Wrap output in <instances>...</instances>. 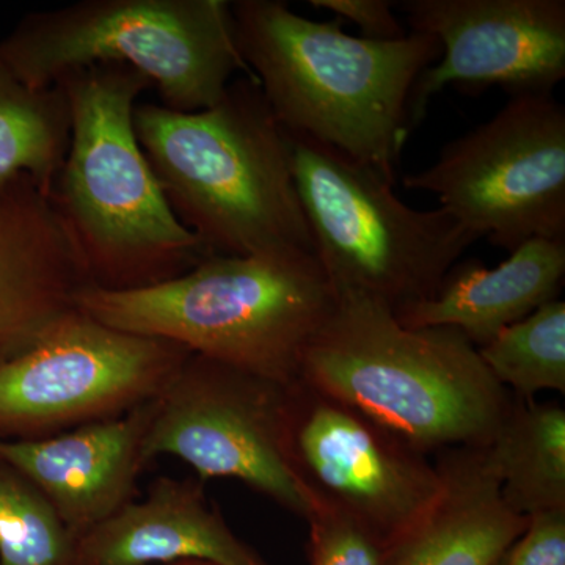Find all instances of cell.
<instances>
[{"mask_svg": "<svg viewBox=\"0 0 565 565\" xmlns=\"http://www.w3.org/2000/svg\"><path fill=\"white\" fill-rule=\"evenodd\" d=\"M444 490L408 533L384 550V565H497L530 516L504 503L481 448L438 452Z\"/></svg>", "mask_w": 565, "mask_h": 565, "instance_id": "obj_16", "label": "cell"}, {"mask_svg": "<svg viewBox=\"0 0 565 565\" xmlns=\"http://www.w3.org/2000/svg\"><path fill=\"white\" fill-rule=\"evenodd\" d=\"M203 484L156 479L140 503L132 500L82 535L79 565H269L233 533Z\"/></svg>", "mask_w": 565, "mask_h": 565, "instance_id": "obj_15", "label": "cell"}, {"mask_svg": "<svg viewBox=\"0 0 565 565\" xmlns=\"http://www.w3.org/2000/svg\"><path fill=\"white\" fill-rule=\"evenodd\" d=\"M299 381L426 455L484 448L514 403L462 332L411 329L392 308L352 292L338 294Z\"/></svg>", "mask_w": 565, "mask_h": 565, "instance_id": "obj_4", "label": "cell"}, {"mask_svg": "<svg viewBox=\"0 0 565 565\" xmlns=\"http://www.w3.org/2000/svg\"><path fill=\"white\" fill-rule=\"evenodd\" d=\"M77 542L47 498L0 459V565H79Z\"/></svg>", "mask_w": 565, "mask_h": 565, "instance_id": "obj_21", "label": "cell"}, {"mask_svg": "<svg viewBox=\"0 0 565 565\" xmlns=\"http://www.w3.org/2000/svg\"><path fill=\"white\" fill-rule=\"evenodd\" d=\"M0 57L33 88L121 63L177 111L207 109L234 74L255 77L237 50L228 0H82L35 11L0 41Z\"/></svg>", "mask_w": 565, "mask_h": 565, "instance_id": "obj_6", "label": "cell"}, {"mask_svg": "<svg viewBox=\"0 0 565 565\" xmlns=\"http://www.w3.org/2000/svg\"><path fill=\"white\" fill-rule=\"evenodd\" d=\"M564 277L565 241L531 239L493 269L475 259L457 263L434 297L394 316L411 329L452 327L479 349L559 299Z\"/></svg>", "mask_w": 565, "mask_h": 565, "instance_id": "obj_17", "label": "cell"}, {"mask_svg": "<svg viewBox=\"0 0 565 565\" xmlns=\"http://www.w3.org/2000/svg\"><path fill=\"white\" fill-rule=\"evenodd\" d=\"M70 134L62 88L29 87L0 57V180L24 173L51 192Z\"/></svg>", "mask_w": 565, "mask_h": 565, "instance_id": "obj_19", "label": "cell"}, {"mask_svg": "<svg viewBox=\"0 0 565 565\" xmlns=\"http://www.w3.org/2000/svg\"><path fill=\"white\" fill-rule=\"evenodd\" d=\"M479 356L494 381L515 397L533 401L542 392L565 393V303L552 300L508 327Z\"/></svg>", "mask_w": 565, "mask_h": 565, "instance_id": "obj_20", "label": "cell"}, {"mask_svg": "<svg viewBox=\"0 0 565 565\" xmlns=\"http://www.w3.org/2000/svg\"><path fill=\"white\" fill-rule=\"evenodd\" d=\"M172 565H215V564L199 563V561H191V563H180V564H172Z\"/></svg>", "mask_w": 565, "mask_h": 565, "instance_id": "obj_25", "label": "cell"}, {"mask_svg": "<svg viewBox=\"0 0 565 565\" xmlns=\"http://www.w3.org/2000/svg\"><path fill=\"white\" fill-rule=\"evenodd\" d=\"M90 288L51 192L24 173L0 180V363L79 310Z\"/></svg>", "mask_w": 565, "mask_h": 565, "instance_id": "obj_13", "label": "cell"}, {"mask_svg": "<svg viewBox=\"0 0 565 565\" xmlns=\"http://www.w3.org/2000/svg\"><path fill=\"white\" fill-rule=\"evenodd\" d=\"M289 459L315 505L351 520L384 550L444 490L429 455L300 381L289 390Z\"/></svg>", "mask_w": 565, "mask_h": 565, "instance_id": "obj_11", "label": "cell"}, {"mask_svg": "<svg viewBox=\"0 0 565 565\" xmlns=\"http://www.w3.org/2000/svg\"><path fill=\"white\" fill-rule=\"evenodd\" d=\"M286 136L315 255L337 294H360L397 313L434 297L479 241L441 207L405 204L377 170L318 141Z\"/></svg>", "mask_w": 565, "mask_h": 565, "instance_id": "obj_7", "label": "cell"}, {"mask_svg": "<svg viewBox=\"0 0 565 565\" xmlns=\"http://www.w3.org/2000/svg\"><path fill=\"white\" fill-rule=\"evenodd\" d=\"M154 404L39 440L0 441V459L47 498L79 541L131 503Z\"/></svg>", "mask_w": 565, "mask_h": 565, "instance_id": "obj_14", "label": "cell"}, {"mask_svg": "<svg viewBox=\"0 0 565 565\" xmlns=\"http://www.w3.org/2000/svg\"><path fill=\"white\" fill-rule=\"evenodd\" d=\"M310 6L332 11L343 22H353L362 31V39L396 41L411 33L394 17L390 0H310Z\"/></svg>", "mask_w": 565, "mask_h": 565, "instance_id": "obj_24", "label": "cell"}, {"mask_svg": "<svg viewBox=\"0 0 565 565\" xmlns=\"http://www.w3.org/2000/svg\"><path fill=\"white\" fill-rule=\"evenodd\" d=\"M497 565H565V509L531 515Z\"/></svg>", "mask_w": 565, "mask_h": 565, "instance_id": "obj_23", "label": "cell"}, {"mask_svg": "<svg viewBox=\"0 0 565 565\" xmlns=\"http://www.w3.org/2000/svg\"><path fill=\"white\" fill-rule=\"evenodd\" d=\"M55 87L68 102L71 134L51 199L93 288H150L210 256L170 210L137 139L134 109L150 81L121 63H98Z\"/></svg>", "mask_w": 565, "mask_h": 565, "instance_id": "obj_3", "label": "cell"}, {"mask_svg": "<svg viewBox=\"0 0 565 565\" xmlns=\"http://www.w3.org/2000/svg\"><path fill=\"white\" fill-rule=\"evenodd\" d=\"M412 32L440 43L408 98V129L449 87H501L514 96L552 95L565 77L564 0H403Z\"/></svg>", "mask_w": 565, "mask_h": 565, "instance_id": "obj_12", "label": "cell"}, {"mask_svg": "<svg viewBox=\"0 0 565 565\" xmlns=\"http://www.w3.org/2000/svg\"><path fill=\"white\" fill-rule=\"evenodd\" d=\"M191 353L74 311L0 363V441L39 440L128 414L156 399Z\"/></svg>", "mask_w": 565, "mask_h": 565, "instance_id": "obj_10", "label": "cell"}, {"mask_svg": "<svg viewBox=\"0 0 565 565\" xmlns=\"http://www.w3.org/2000/svg\"><path fill=\"white\" fill-rule=\"evenodd\" d=\"M504 503L531 516L565 509V411L514 397L492 441L481 448Z\"/></svg>", "mask_w": 565, "mask_h": 565, "instance_id": "obj_18", "label": "cell"}, {"mask_svg": "<svg viewBox=\"0 0 565 565\" xmlns=\"http://www.w3.org/2000/svg\"><path fill=\"white\" fill-rule=\"evenodd\" d=\"M337 299L315 255L277 252L210 255L181 277L134 291L90 288L79 310L291 385Z\"/></svg>", "mask_w": 565, "mask_h": 565, "instance_id": "obj_5", "label": "cell"}, {"mask_svg": "<svg viewBox=\"0 0 565 565\" xmlns=\"http://www.w3.org/2000/svg\"><path fill=\"white\" fill-rule=\"evenodd\" d=\"M291 385L191 353L156 397L147 463L178 457L200 481L237 479L308 520L315 501L289 459Z\"/></svg>", "mask_w": 565, "mask_h": 565, "instance_id": "obj_9", "label": "cell"}, {"mask_svg": "<svg viewBox=\"0 0 565 565\" xmlns=\"http://www.w3.org/2000/svg\"><path fill=\"white\" fill-rule=\"evenodd\" d=\"M134 128L170 210L210 255H315L288 136L255 77L199 111L137 103Z\"/></svg>", "mask_w": 565, "mask_h": 565, "instance_id": "obj_2", "label": "cell"}, {"mask_svg": "<svg viewBox=\"0 0 565 565\" xmlns=\"http://www.w3.org/2000/svg\"><path fill=\"white\" fill-rule=\"evenodd\" d=\"M310 525V565H384V548L351 520L315 505Z\"/></svg>", "mask_w": 565, "mask_h": 565, "instance_id": "obj_22", "label": "cell"}, {"mask_svg": "<svg viewBox=\"0 0 565 565\" xmlns=\"http://www.w3.org/2000/svg\"><path fill=\"white\" fill-rule=\"evenodd\" d=\"M234 36L282 131L332 147L396 185L408 98L440 58L434 36H351L343 21H315L281 0L232 2Z\"/></svg>", "mask_w": 565, "mask_h": 565, "instance_id": "obj_1", "label": "cell"}, {"mask_svg": "<svg viewBox=\"0 0 565 565\" xmlns=\"http://www.w3.org/2000/svg\"><path fill=\"white\" fill-rule=\"evenodd\" d=\"M403 182L437 195L468 232L505 252L565 241L564 106L553 95L514 96Z\"/></svg>", "mask_w": 565, "mask_h": 565, "instance_id": "obj_8", "label": "cell"}]
</instances>
